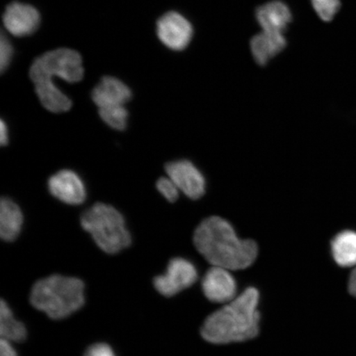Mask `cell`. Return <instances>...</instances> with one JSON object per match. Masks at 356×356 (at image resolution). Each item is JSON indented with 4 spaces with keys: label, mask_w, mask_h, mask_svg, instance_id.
<instances>
[{
    "label": "cell",
    "mask_w": 356,
    "mask_h": 356,
    "mask_svg": "<svg viewBox=\"0 0 356 356\" xmlns=\"http://www.w3.org/2000/svg\"><path fill=\"white\" fill-rule=\"evenodd\" d=\"M35 90L40 102L51 113H66L72 108V101L53 82L35 83Z\"/></svg>",
    "instance_id": "obj_16"
},
{
    "label": "cell",
    "mask_w": 356,
    "mask_h": 356,
    "mask_svg": "<svg viewBox=\"0 0 356 356\" xmlns=\"http://www.w3.org/2000/svg\"><path fill=\"white\" fill-rule=\"evenodd\" d=\"M0 356H17L15 349L12 346V342L1 338V341H0Z\"/></svg>",
    "instance_id": "obj_24"
},
{
    "label": "cell",
    "mask_w": 356,
    "mask_h": 356,
    "mask_svg": "<svg viewBox=\"0 0 356 356\" xmlns=\"http://www.w3.org/2000/svg\"><path fill=\"white\" fill-rule=\"evenodd\" d=\"M84 356H115V355L108 344L97 343L88 347Z\"/></svg>",
    "instance_id": "obj_23"
},
{
    "label": "cell",
    "mask_w": 356,
    "mask_h": 356,
    "mask_svg": "<svg viewBox=\"0 0 356 356\" xmlns=\"http://www.w3.org/2000/svg\"><path fill=\"white\" fill-rule=\"evenodd\" d=\"M311 4L319 19L326 22L332 21L341 7V0H311Z\"/></svg>",
    "instance_id": "obj_20"
},
{
    "label": "cell",
    "mask_w": 356,
    "mask_h": 356,
    "mask_svg": "<svg viewBox=\"0 0 356 356\" xmlns=\"http://www.w3.org/2000/svg\"><path fill=\"white\" fill-rule=\"evenodd\" d=\"M131 97V90L126 83L111 76L102 78L92 92V101L99 108L126 106Z\"/></svg>",
    "instance_id": "obj_13"
},
{
    "label": "cell",
    "mask_w": 356,
    "mask_h": 356,
    "mask_svg": "<svg viewBox=\"0 0 356 356\" xmlns=\"http://www.w3.org/2000/svg\"><path fill=\"white\" fill-rule=\"evenodd\" d=\"M156 188L169 202H175L179 197V189L168 177L159 178L156 184Z\"/></svg>",
    "instance_id": "obj_21"
},
{
    "label": "cell",
    "mask_w": 356,
    "mask_h": 356,
    "mask_svg": "<svg viewBox=\"0 0 356 356\" xmlns=\"http://www.w3.org/2000/svg\"><path fill=\"white\" fill-rule=\"evenodd\" d=\"M197 277V270L193 262L176 257L169 261L165 273L154 278V286L162 296L172 297L193 286Z\"/></svg>",
    "instance_id": "obj_6"
},
{
    "label": "cell",
    "mask_w": 356,
    "mask_h": 356,
    "mask_svg": "<svg viewBox=\"0 0 356 356\" xmlns=\"http://www.w3.org/2000/svg\"><path fill=\"white\" fill-rule=\"evenodd\" d=\"M29 74L34 84L53 82L54 77L61 78L69 83H77L83 78L82 58L71 49H57L35 59Z\"/></svg>",
    "instance_id": "obj_5"
},
{
    "label": "cell",
    "mask_w": 356,
    "mask_h": 356,
    "mask_svg": "<svg viewBox=\"0 0 356 356\" xmlns=\"http://www.w3.org/2000/svg\"><path fill=\"white\" fill-rule=\"evenodd\" d=\"M80 222L101 250L108 254L121 252L131 244V234L122 213L110 204H93L83 213Z\"/></svg>",
    "instance_id": "obj_4"
},
{
    "label": "cell",
    "mask_w": 356,
    "mask_h": 356,
    "mask_svg": "<svg viewBox=\"0 0 356 356\" xmlns=\"http://www.w3.org/2000/svg\"><path fill=\"white\" fill-rule=\"evenodd\" d=\"M24 213L19 204L8 197L0 202V237L13 242L19 237L24 225Z\"/></svg>",
    "instance_id": "obj_15"
},
{
    "label": "cell",
    "mask_w": 356,
    "mask_h": 356,
    "mask_svg": "<svg viewBox=\"0 0 356 356\" xmlns=\"http://www.w3.org/2000/svg\"><path fill=\"white\" fill-rule=\"evenodd\" d=\"M30 302L49 318H68L81 309L86 302L84 284L78 278L52 275L35 283Z\"/></svg>",
    "instance_id": "obj_3"
},
{
    "label": "cell",
    "mask_w": 356,
    "mask_h": 356,
    "mask_svg": "<svg viewBox=\"0 0 356 356\" xmlns=\"http://www.w3.org/2000/svg\"><path fill=\"white\" fill-rule=\"evenodd\" d=\"M258 302L257 289H245L241 295L209 316L202 327L204 339L213 344H228L255 337L259 330Z\"/></svg>",
    "instance_id": "obj_2"
},
{
    "label": "cell",
    "mask_w": 356,
    "mask_h": 356,
    "mask_svg": "<svg viewBox=\"0 0 356 356\" xmlns=\"http://www.w3.org/2000/svg\"><path fill=\"white\" fill-rule=\"evenodd\" d=\"M194 244L213 266L229 270L248 268L256 261L258 253L254 241L239 238L233 226L218 216L200 222L195 231Z\"/></svg>",
    "instance_id": "obj_1"
},
{
    "label": "cell",
    "mask_w": 356,
    "mask_h": 356,
    "mask_svg": "<svg viewBox=\"0 0 356 356\" xmlns=\"http://www.w3.org/2000/svg\"><path fill=\"white\" fill-rule=\"evenodd\" d=\"M255 17L262 31L280 33H284L293 20L291 8L282 0H273L257 7Z\"/></svg>",
    "instance_id": "obj_12"
},
{
    "label": "cell",
    "mask_w": 356,
    "mask_h": 356,
    "mask_svg": "<svg viewBox=\"0 0 356 356\" xmlns=\"http://www.w3.org/2000/svg\"><path fill=\"white\" fill-rule=\"evenodd\" d=\"M13 56V47L10 40L2 33L0 39V69L4 72L10 66Z\"/></svg>",
    "instance_id": "obj_22"
},
{
    "label": "cell",
    "mask_w": 356,
    "mask_h": 356,
    "mask_svg": "<svg viewBox=\"0 0 356 356\" xmlns=\"http://www.w3.org/2000/svg\"><path fill=\"white\" fill-rule=\"evenodd\" d=\"M3 22L8 33L16 37H26L38 30L41 17L34 7L15 2L7 6Z\"/></svg>",
    "instance_id": "obj_10"
},
{
    "label": "cell",
    "mask_w": 356,
    "mask_h": 356,
    "mask_svg": "<svg viewBox=\"0 0 356 356\" xmlns=\"http://www.w3.org/2000/svg\"><path fill=\"white\" fill-rule=\"evenodd\" d=\"M287 47V39L284 33H270L262 31L254 35L250 41V49L253 59L259 66H266L277 57Z\"/></svg>",
    "instance_id": "obj_14"
},
{
    "label": "cell",
    "mask_w": 356,
    "mask_h": 356,
    "mask_svg": "<svg viewBox=\"0 0 356 356\" xmlns=\"http://www.w3.org/2000/svg\"><path fill=\"white\" fill-rule=\"evenodd\" d=\"M167 175L186 197L197 200L206 191V180L199 169L188 160H177L166 164Z\"/></svg>",
    "instance_id": "obj_8"
},
{
    "label": "cell",
    "mask_w": 356,
    "mask_h": 356,
    "mask_svg": "<svg viewBox=\"0 0 356 356\" xmlns=\"http://www.w3.org/2000/svg\"><path fill=\"white\" fill-rule=\"evenodd\" d=\"M332 254L341 267L356 266V232L345 230L332 239Z\"/></svg>",
    "instance_id": "obj_17"
},
{
    "label": "cell",
    "mask_w": 356,
    "mask_h": 356,
    "mask_svg": "<svg viewBox=\"0 0 356 356\" xmlns=\"http://www.w3.org/2000/svg\"><path fill=\"white\" fill-rule=\"evenodd\" d=\"M202 291L207 299L213 302H229L237 292V284L229 270L213 266L202 280Z\"/></svg>",
    "instance_id": "obj_11"
},
{
    "label": "cell",
    "mask_w": 356,
    "mask_h": 356,
    "mask_svg": "<svg viewBox=\"0 0 356 356\" xmlns=\"http://www.w3.org/2000/svg\"><path fill=\"white\" fill-rule=\"evenodd\" d=\"M0 336L10 342L24 341L26 337L24 324L17 321L6 302L0 305Z\"/></svg>",
    "instance_id": "obj_18"
},
{
    "label": "cell",
    "mask_w": 356,
    "mask_h": 356,
    "mask_svg": "<svg viewBox=\"0 0 356 356\" xmlns=\"http://www.w3.org/2000/svg\"><path fill=\"white\" fill-rule=\"evenodd\" d=\"M193 33V25L179 13L168 12L157 22L160 41L172 51H184L189 46Z\"/></svg>",
    "instance_id": "obj_7"
},
{
    "label": "cell",
    "mask_w": 356,
    "mask_h": 356,
    "mask_svg": "<svg viewBox=\"0 0 356 356\" xmlns=\"http://www.w3.org/2000/svg\"><path fill=\"white\" fill-rule=\"evenodd\" d=\"M10 140V131H8V127L3 120H1L0 122V143L2 146H6L8 144Z\"/></svg>",
    "instance_id": "obj_25"
},
{
    "label": "cell",
    "mask_w": 356,
    "mask_h": 356,
    "mask_svg": "<svg viewBox=\"0 0 356 356\" xmlns=\"http://www.w3.org/2000/svg\"><path fill=\"white\" fill-rule=\"evenodd\" d=\"M99 113L102 121L113 130L124 131L127 128L129 113L126 106H106L99 108Z\"/></svg>",
    "instance_id": "obj_19"
},
{
    "label": "cell",
    "mask_w": 356,
    "mask_h": 356,
    "mask_svg": "<svg viewBox=\"0 0 356 356\" xmlns=\"http://www.w3.org/2000/svg\"><path fill=\"white\" fill-rule=\"evenodd\" d=\"M348 287L351 295L356 297V266L353 273L350 274Z\"/></svg>",
    "instance_id": "obj_26"
},
{
    "label": "cell",
    "mask_w": 356,
    "mask_h": 356,
    "mask_svg": "<svg viewBox=\"0 0 356 356\" xmlns=\"http://www.w3.org/2000/svg\"><path fill=\"white\" fill-rule=\"evenodd\" d=\"M47 188L53 197L70 206H79L87 198L86 186L82 178L69 169L57 172L49 178Z\"/></svg>",
    "instance_id": "obj_9"
}]
</instances>
